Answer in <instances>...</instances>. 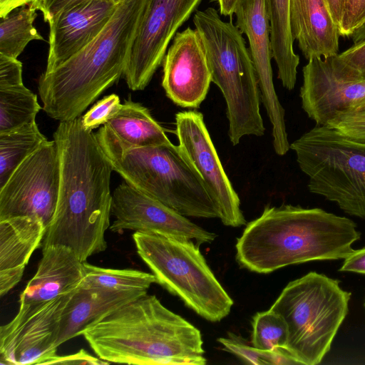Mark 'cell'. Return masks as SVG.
<instances>
[{"label": "cell", "mask_w": 365, "mask_h": 365, "mask_svg": "<svg viewBox=\"0 0 365 365\" xmlns=\"http://www.w3.org/2000/svg\"><path fill=\"white\" fill-rule=\"evenodd\" d=\"M53 140L60 158L59 191L41 246H66L85 262L107 248L113 166L96 134L84 128L80 117L61 121Z\"/></svg>", "instance_id": "cell-1"}, {"label": "cell", "mask_w": 365, "mask_h": 365, "mask_svg": "<svg viewBox=\"0 0 365 365\" xmlns=\"http://www.w3.org/2000/svg\"><path fill=\"white\" fill-rule=\"evenodd\" d=\"M360 238L353 220L321 208L266 207L250 222L235 245L238 264L268 274L314 260L344 259Z\"/></svg>", "instance_id": "cell-2"}, {"label": "cell", "mask_w": 365, "mask_h": 365, "mask_svg": "<svg viewBox=\"0 0 365 365\" xmlns=\"http://www.w3.org/2000/svg\"><path fill=\"white\" fill-rule=\"evenodd\" d=\"M93 351L110 363L205 365L200 330L145 294L113 311L82 333Z\"/></svg>", "instance_id": "cell-3"}, {"label": "cell", "mask_w": 365, "mask_h": 365, "mask_svg": "<svg viewBox=\"0 0 365 365\" xmlns=\"http://www.w3.org/2000/svg\"><path fill=\"white\" fill-rule=\"evenodd\" d=\"M148 0H123L113 17L83 50L38 80L43 110L51 118L74 120L122 76Z\"/></svg>", "instance_id": "cell-4"}, {"label": "cell", "mask_w": 365, "mask_h": 365, "mask_svg": "<svg viewBox=\"0 0 365 365\" xmlns=\"http://www.w3.org/2000/svg\"><path fill=\"white\" fill-rule=\"evenodd\" d=\"M192 21L206 56L212 82L220 89L227 106L229 138L233 145L246 135L262 136L260 93L249 48L242 33L224 21L212 7L196 11Z\"/></svg>", "instance_id": "cell-5"}, {"label": "cell", "mask_w": 365, "mask_h": 365, "mask_svg": "<svg viewBox=\"0 0 365 365\" xmlns=\"http://www.w3.org/2000/svg\"><path fill=\"white\" fill-rule=\"evenodd\" d=\"M113 169L138 191L185 217H218L205 183L171 142L126 150L101 148Z\"/></svg>", "instance_id": "cell-6"}, {"label": "cell", "mask_w": 365, "mask_h": 365, "mask_svg": "<svg viewBox=\"0 0 365 365\" xmlns=\"http://www.w3.org/2000/svg\"><path fill=\"white\" fill-rule=\"evenodd\" d=\"M339 281L316 272L291 281L269 309L284 319L286 348L301 364H319L349 309L351 292Z\"/></svg>", "instance_id": "cell-7"}, {"label": "cell", "mask_w": 365, "mask_h": 365, "mask_svg": "<svg viewBox=\"0 0 365 365\" xmlns=\"http://www.w3.org/2000/svg\"><path fill=\"white\" fill-rule=\"evenodd\" d=\"M137 252L157 283L205 319L226 317L233 300L208 266L194 241L153 232L133 235Z\"/></svg>", "instance_id": "cell-8"}, {"label": "cell", "mask_w": 365, "mask_h": 365, "mask_svg": "<svg viewBox=\"0 0 365 365\" xmlns=\"http://www.w3.org/2000/svg\"><path fill=\"white\" fill-rule=\"evenodd\" d=\"M314 194L365 219V143L316 125L290 144Z\"/></svg>", "instance_id": "cell-9"}, {"label": "cell", "mask_w": 365, "mask_h": 365, "mask_svg": "<svg viewBox=\"0 0 365 365\" xmlns=\"http://www.w3.org/2000/svg\"><path fill=\"white\" fill-rule=\"evenodd\" d=\"M60 185V158L54 140L27 157L0 188V220L32 217L46 227L56 208Z\"/></svg>", "instance_id": "cell-10"}, {"label": "cell", "mask_w": 365, "mask_h": 365, "mask_svg": "<svg viewBox=\"0 0 365 365\" xmlns=\"http://www.w3.org/2000/svg\"><path fill=\"white\" fill-rule=\"evenodd\" d=\"M202 0H148L133 39L123 76L128 88L144 90L162 64L176 31Z\"/></svg>", "instance_id": "cell-11"}, {"label": "cell", "mask_w": 365, "mask_h": 365, "mask_svg": "<svg viewBox=\"0 0 365 365\" xmlns=\"http://www.w3.org/2000/svg\"><path fill=\"white\" fill-rule=\"evenodd\" d=\"M302 107L317 125L336 115L365 108V78L339 55L312 58L303 67Z\"/></svg>", "instance_id": "cell-12"}, {"label": "cell", "mask_w": 365, "mask_h": 365, "mask_svg": "<svg viewBox=\"0 0 365 365\" xmlns=\"http://www.w3.org/2000/svg\"><path fill=\"white\" fill-rule=\"evenodd\" d=\"M71 293L35 304H20L0 327L1 364H44L56 355L63 310Z\"/></svg>", "instance_id": "cell-13"}, {"label": "cell", "mask_w": 365, "mask_h": 365, "mask_svg": "<svg viewBox=\"0 0 365 365\" xmlns=\"http://www.w3.org/2000/svg\"><path fill=\"white\" fill-rule=\"evenodd\" d=\"M175 132L178 145L205 183L218 218L227 226L245 225L240 198L221 163L203 115L194 110L178 113Z\"/></svg>", "instance_id": "cell-14"}, {"label": "cell", "mask_w": 365, "mask_h": 365, "mask_svg": "<svg viewBox=\"0 0 365 365\" xmlns=\"http://www.w3.org/2000/svg\"><path fill=\"white\" fill-rule=\"evenodd\" d=\"M236 26L249 41L261 101L272 124L273 147L279 155L290 149L284 120V109L275 91L271 59L270 24L265 0H238L235 12Z\"/></svg>", "instance_id": "cell-15"}, {"label": "cell", "mask_w": 365, "mask_h": 365, "mask_svg": "<svg viewBox=\"0 0 365 365\" xmlns=\"http://www.w3.org/2000/svg\"><path fill=\"white\" fill-rule=\"evenodd\" d=\"M111 213L115 220L110 229L157 233L194 241L197 245L212 242L217 235L191 222L161 202L138 191L125 182L112 193Z\"/></svg>", "instance_id": "cell-16"}, {"label": "cell", "mask_w": 365, "mask_h": 365, "mask_svg": "<svg viewBox=\"0 0 365 365\" xmlns=\"http://www.w3.org/2000/svg\"><path fill=\"white\" fill-rule=\"evenodd\" d=\"M162 86L167 96L182 108H197L205 100L211 73L195 29L177 32L163 61Z\"/></svg>", "instance_id": "cell-17"}, {"label": "cell", "mask_w": 365, "mask_h": 365, "mask_svg": "<svg viewBox=\"0 0 365 365\" xmlns=\"http://www.w3.org/2000/svg\"><path fill=\"white\" fill-rule=\"evenodd\" d=\"M119 4L89 0L62 11L48 21V55L46 72L77 54L103 30Z\"/></svg>", "instance_id": "cell-18"}, {"label": "cell", "mask_w": 365, "mask_h": 365, "mask_svg": "<svg viewBox=\"0 0 365 365\" xmlns=\"http://www.w3.org/2000/svg\"><path fill=\"white\" fill-rule=\"evenodd\" d=\"M37 271L21 293L19 304H35L68 294L81 284L83 262L69 247L51 245L42 249Z\"/></svg>", "instance_id": "cell-19"}, {"label": "cell", "mask_w": 365, "mask_h": 365, "mask_svg": "<svg viewBox=\"0 0 365 365\" xmlns=\"http://www.w3.org/2000/svg\"><path fill=\"white\" fill-rule=\"evenodd\" d=\"M46 227L32 217L0 220V295L21 279L32 253L43 242Z\"/></svg>", "instance_id": "cell-20"}, {"label": "cell", "mask_w": 365, "mask_h": 365, "mask_svg": "<svg viewBox=\"0 0 365 365\" xmlns=\"http://www.w3.org/2000/svg\"><path fill=\"white\" fill-rule=\"evenodd\" d=\"M289 21L292 38L307 60L339 54L341 36L326 0H290Z\"/></svg>", "instance_id": "cell-21"}, {"label": "cell", "mask_w": 365, "mask_h": 365, "mask_svg": "<svg viewBox=\"0 0 365 365\" xmlns=\"http://www.w3.org/2000/svg\"><path fill=\"white\" fill-rule=\"evenodd\" d=\"M147 292L79 286L71 292L60 322L58 344L81 335L91 325Z\"/></svg>", "instance_id": "cell-22"}, {"label": "cell", "mask_w": 365, "mask_h": 365, "mask_svg": "<svg viewBox=\"0 0 365 365\" xmlns=\"http://www.w3.org/2000/svg\"><path fill=\"white\" fill-rule=\"evenodd\" d=\"M101 148L126 150L170 143L164 128L140 103L125 101L95 133Z\"/></svg>", "instance_id": "cell-23"}, {"label": "cell", "mask_w": 365, "mask_h": 365, "mask_svg": "<svg viewBox=\"0 0 365 365\" xmlns=\"http://www.w3.org/2000/svg\"><path fill=\"white\" fill-rule=\"evenodd\" d=\"M270 24L272 58L282 86L292 90L296 84L299 57L294 50L289 7L290 0H265Z\"/></svg>", "instance_id": "cell-24"}, {"label": "cell", "mask_w": 365, "mask_h": 365, "mask_svg": "<svg viewBox=\"0 0 365 365\" xmlns=\"http://www.w3.org/2000/svg\"><path fill=\"white\" fill-rule=\"evenodd\" d=\"M36 122L0 133V188L30 155L47 142Z\"/></svg>", "instance_id": "cell-25"}, {"label": "cell", "mask_w": 365, "mask_h": 365, "mask_svg": "<svg viewBox=\"0 0 365 365\" xmlns=\"http://www.w3.org/2000/svg\"><path fill=\"white\" fill-rule=\"evenodd\" d=\"M36 16V10L28 4L0 18V54L17 58L30 41L43 40L33 25Z\"/></svg>", "instance_id": "cell-26"}, {"label": "cell", "mask_w": 365, "mask_h": 365, "mask_svg": "<svg viewBox=\"0 0 365 365\" xmlns=\"http://www.w3.org/2000/svg\"><path fill=\"white\" fill-rule=\"evenodd\" d=\"M41 109L37 96L24 84L0 88V133L36 122Z\"/></svg>", "instance_id": "cell-27"}, {"label": "cell", "mask_w": 365, "mask_h": 365, "mask_svg": "<svg viewBox=\"0 0 365 365\" xmlns=\"http://www.w3.org/2000/svg\"><path fill=\"white\" fill-rule=\"evenodd\" d=\"M84 277L79 286L105 287L123 291L147 292L157 283L153 274L136 269L103 268L83 262Z\"/></svg>", "instance_id": "cell-28"}, {"label": "cell", "mask_w": 365, "mask_h": 365, "mask_svg": "<svg viewBox=\"0 0 365 365\" xmlns=\"http://www.w3.org/2000/svg\"><path fill=\"white\" fill-rule=\"evenodd\" d=\"M252 344L257 349L270 351L286 348L288 329L283 317L270 309L257 312L252 319Z\"/></svg>", "instance_id": "cell-29"}, {"label": "cell", "mask_w": 365, "mask_h": 365, "mask_svg": "<svg viewBox=\"0 0 365 365\" xmlns=\"http://www.w3.org/2000/svg\"><path fill=\"white\" fill-rule=\"evenodd\" d=\"M119 97L113 93L96 102L81 118L85 129L93 130L106 123L120 109Z\"/></svg>", "instance_id": "cell-30"}, {"label": "cell", "mask_w": 365, "mask_h": 365, "mask_svg": "<svg viewBox=\"0 0 365 365\" xmlns=\"http://www.w3.org/2000/svg\"><path fill=\"white\" fill-rule=\"evenodd\" d=\"M327 126L349 138L365 143V108L339 114Z\"/></svg>", "instance_id": "cell-31"}, {"label": "cell", "mask_w": 365, "mask_h": 365, "mask_svg": "<svg viewBox=\"0 0 365 365\" xmlns=\"http://www.w3.org/2000/svg\"><path fill=\"white\" fill-rule=\"evenodd\" d=\"M365 26V0H346L339 26L341 36L351 37Z\"/></svg>", "instance_id": "cell-32"}, {"label": "cell", "mask_w": 365, "mask_h": 365, "mask_svg": "<svg viewBox=\"0 0 365 365\" xmlns=\"http://www.w3.org/2000/svg\"><path fill=\"white\" fill-rule=\"evenodd\" d=\"M217 341L226 351L233 354L245 363L265 365L263 351L249 346L232 334H230L228 338L221 337Z\"/></svg>", "instance_id": "cell-33"}, {"label": "cell", "mask_w": 365, "mask_h": 365, "mask_svg": "<svg viewBox=\"0 0 365 365\" xmlns=\"http://www.w3.org/2000/svg\"><path fill=\"white\" fill-rule=\"evenodd\" d=\"M22 84L21 62L17 58L0 54V88Z\"/></svg>", "instance_id": "cell-34"}, {"label": "cell", "mask_w": 365, "mask_h": 365, "mask_svg": "<svg viewBox=\"0 0 365 365\" xmlns=\"http://www.w3.org/2000/svg\"><path fill=\"white\" fill-rule=\"evenodd\" d=\"M89 0H36L30 4L36 10H39L44 21L48 22L59 12ZM120 4L123 0H109Z\"/></svg>", "instance_id": "cell-35"}, {"label": "cell", "mask_w": 365, "mask_h": 365, "mask_svg": "<svg viewBox=\"0 0 365 365\" xmlns=\"http://www.w3.org/2000/svg\"><path fill=\"white\" fill-rule=\"evenodd\" d=\"M338 55L348 66L365 74V37L354 42L350 48Z\"/></svg>", "instance_id": "cell-36"}, {"label": "cell", "mask_w": 365, "mask_h": 365, "mask_svg": "<svg viewBox=\"0 0 365 365\" xmlns=\"http://www.w3.org/2000/svg\"><path fill=\"white\" fill-rule=\"evenodd\" d=\"M108 361L98 359L88 353L84 349H81L78 352L66 356L56 355L48 359L44 364H89L99 365L108 364Z\"/></svg>", "instance_id": "cell-37"}, {"label": "cell", "mask_w": 365, "mask_h": 365, "mask_svg": "<svg viewBox=\"0 0 365 365\" xmlns=\"http://www.w3.org/2000/svg\"><path fill=\"white\" fill-rule=\"evenodd\" d=\"M264 351L265 364L289 365L301 364L299 361L285 348L278 347Z\"/></svg>", "instance_id": "cell-38"}, {"label": "cell", "mask_w": 365, "mask_h": 365, "mask_svg": "<svg viewBox=\"0 0 365 365\" xmlns=\"http://www.w3.org/2000/svg\"><path fill=\"white\" fill-rule=\"evenodd\" d=\"M339 270L365 274V247L353 250L344 258Z\"/></svg>", "instance_id": "cell-39"}, {"label": "cell", "mask_w": 365, "mask_h": 365, "mask_svg": "<svg viewBox=\"0 0 365 365\" xmlns=\"http://www.w3.org/2000/svg\"><path fill=\"white\" fill-rule=\"evenodd\" d=\"M326 1L332 19L339 28L346 0H326Z\"/></svg>", "instance_id": "cell-40"}, {"label": "cell", "mask_w": 365, "mask_h": 365, "mask_svg": "<svg viewBox=\"0 0 365 365\" xmlns=\"http://www.w3.org/2000/svg\"><path fill=\"white\" fill-rule=\"evenodd\" d=\"M36 0H0V18L4 17L13 10L34 2Z\"/></svg>", "instance_id": "cell-41"}, {"label": "cell", "mask_w": 365, "mask_h": 365, "mask_svg": "<svg viewBox=\"0 0 365 365\" xmlns=\"http://www.w3.org/2000/svg\"><path fill=\"white\" fill-rule=\"evenodd\" d=\"M217 2L220 8V14L223 16H232L238 0H211Z\"/></svg>", "instance_id": "cell-42"}, {"label": "cell", "mask_w": 365, "mask_h": 365, "mask_svg": "<svg viewBox=\"0 0 365 365\" xmlns=\"http://www.w3.org/2000/svg\"><path fill=\"white\" fill-rule=\"evenodd\" d=\"M361 75L365 78V74H361Z\"/></svg>", "instance_id": "cell-43"}, {"label": "cell", "mask_w": 365, "mask_h": 365, "mask_svg": "<svg viewBox=\"0 0 365 365\" xmlns=\"http://www.w3.org/2000/svg\"><path fill=\"white\" fill-rule=\"evenodd\" d=\"M364 307H365V303H364Z\"/></svg>", "instance_id": "cell-44"}]
</instances>
